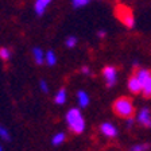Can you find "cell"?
I'll return each mask as SVG.
<instances>
[{
  "label": "cell",
  "mask_w": 151,
  "mask_h": 151,
  "mask_svg": "<svg viewBox=\"0 0 151 151\" xmlns=\"http://www.w3.org/2000/svg\"><path fill=\"white\" fill-rule=\"evenodd\" d=\"M65 120L69 129L76 135H80L85 131V117L80 108H70L65 115Z\"/></svg>",
  "instance_id": "1"
},
{
  "label": "cell",
  "mask_w": 151,
  "mask_h": 151,
  "mask_svg": "<svg viewBox=\"0 0 151 151\" xmlns=\"http://www.w3.org/2000/svg\"><path fill=\"white\" fill-rule=\"evenodd\" d=\"M116 16L127 28L135 27V18H134L131 9H129L128 7H124V6L116 7Z\"/></svg>",
  "instance_id": "4"
},
{
  "label": "cell",
  "mask_w": 151,
  "mask_h": 151,
  "mask_svg": "<svg viewBox=\"0 0 151 151\" xmlns=\"http://www.w3.org/2000/svg\"><path fill=\"white\" fill-rule=\"evenodd\" d=\"M150 146L147 143H140V145H135L131 147V151H147Z\"/></svg>",
  "instance_id": "19"
},
{
  "label": "cell",
  "mask_w": 151,
  "mask_h": 151,
  "mask_svg": "<svg viewBox=\"0 0 151 151\" xmlns=\"http://www.w3.org/2000/svg\"><path fill=\"white\" fill-rule=\"evenodd\" d=\"M91 3V0H72V4L74 8H82V7L88 6Z\"/></svg>",
  "instance_id": "18"
},
{
  "label": "cell",
  "mask_w": 151,
  "mask_h": 151,
  "mask_svg": "<svg viewBox=\"0 0 151 151\" xmlns=\"http://www.w3.org/2000/svg\"><path fill=\"white\" fill-rule=\"evenodd\" d=\"M45 63H46L47 66H55V63H57V54L54 53L53 50L46 51V54H45Z\"/></svg>",
  "instance_id": "13"
},
{
  "label": "cell",
  "mask_w": 151,
  "mask_h": 151,
  "mask_svg": "<svg viewBox=\"0 0 151 151\" xmlns=\"http://www.w3.org/2000/svg\"><path fill=\"white\" fill-rule=\"evenodd\" d=\"M81 73H82V74H85V76H92V70H91V68H89V66H82V68H81Z\"/></svg>",
  "instance_id": "21"
},
{
  "label": "cell",
  "mask_w": 151,
  "mask_h": 151,
  "mask_svg": "<svg viewBox=\"0 0 151 151\" xmlns=\"http://www.w3.org/2000/svg\"><path fill=\"white\" fill-rule=\"evenodd\" d=\"M53 3V0H35L34 1V11L38 16H42L47 11V8Z\"/></svg>",
  "instance_id": "8"
},
{
  "label": "cell",
  "mask_w": 151,
  "mask_h": 151,
  "mask_svg": "<svg viewBox=\"0 0 151 151\" xmlns=\"http://www.w3.org/2000/svg\"><path fill=\"white\" fill-rule=\"evenodd\" d=\"M105 35H107V32H105V30H99V31H97V38H100V39H103V38H105Z\"/></svg>",
  "instance_id": "23"
},
{
  "label": "cell",
  "mask_w": 151,
  "mask_h": 151,
  "mask_svg": "<svg viewBox=\"0 0 151 151\" xmlns=\"http://www.w3.org/2000/svg\"><path fill=\"white\" fill-rule=\"evenodd\" d=\"M0 139L4 142H8L11 139V135H9V131L6 128V127L0 126Z\"/></svg>",
  "instance_id": "17"
},
{
  "label": "cell",
  "mask_w": 151,
  "mask_h": 151,
  "mask_svg": "<svg viewBox=\"0 0 151 151\" xmlns=\"http://www.w3.org/2000/svg\"><path fill=\"white\" fill-rule=\"evenodd\" d=\"M100 132L107 139H115L117 136V134H119L116 126H115V124H112V123H109V122H105V123H103V124H101V126H100Z\"/></svg>",
  "instance_id": "7"
},
{
  "label": "cell",
  "mask_w": 151,
  "mask_h": 151,
  "mask_svg": "<svg viewBox=\"0 0 151 151\" xmlns=\"http://www.w3.org/2000/svg\"><path fill=\"white\" fill-rule=\"evenodd\" d=\"M134 124H135V119H132V117L126 119V127H127V128H132V127H134Z\"/></svg>",
  "instance_id": "22"
},
{
  "label": "cell",
  "mask_w": 151,
  "mask_h": 151,
  "mask_svg": "<svg viewBox=\"0 0 151 151\" xmlns=\"http://www.w3.org/2000/svg\"><path fill=\"white\" fill-rule=\"evenodd\" d=\"M45 51L42 50L41 47H34L32 49V60L37 65H43L45 63Z\"/></svg>",
  "instance_id": "11"
},
{
  "label": "cell",
  "mask_w": 151,
  "mask_h": 151,
  "mask_svg": "<svg viewBox=\"0 0 151 151\" xmlns=\"http://www.w3.org/2000/svg\"><path fill=\"white\" fill-rule=\"evenodd\" d=\"M77 43H78V39H77V37H74V35H69V37L65 39V46L68 47V49H73V47H76Z\"/></svg>",
  "instance_id": "16"
},
{
  "label": "cell",
  "mask_w": 151,
  "mask_h": 151,
  "mask_svg": "<svg viewBox=\"0 0 151 151\" xmlns=\"http://www.w3.org/2000/svg\"><path fill=\"white\" fill-rule=\"evenodd\" d=\"M77 103H78L80 108H86L91 103V99H89V94L86 93L85 91H78L77 92Z\"/></svg>",
  "instance_id": "10"
},
{
  "label": "cell",
  "mask_w": 151,
  "mask_h": 151,
  "mask_svg": "<svg viewBox=\"0 0 151 151\" xmlns=\"http://www.w3.org/2000/svg\"><path fill=\"white\" fill-rule=\"evenodd\" d=\"M113 112L116 113V116L122 119H129L135 113V107L131 99L128 97H120L113 103Z\"/></svg>",
  "instance_id": "2"
},
{
  "label": "cell",
  "mask_w": 151,
  "mask_h": 151,
  "mask_svg": "<svg viewBox=\"0 0 151 151\" xmlns=\"http://www.w3.org/2000/svg\"><path fill=\"white\" fill-rule=\"evenodd\" d=\"M135 76L138 77L139 82L142 86L140 93L145 97H151V70L145 69V68H139L136 70Z\"/></svg>",
  "instance_id": "3"
},
{
  "label": "cell",
  "mask_w": 151,
  "mask_h": 151,
  "mask_svg": "<svg viewBox=\"0 0 151 151\" xmlns=\"http://www.w3.org/2000/svg\"><path fill=\"white\" fill-rule=\"evenodd\" d=\"M66 99H68V92L65 88L58 89V92L54 94V103L57 105H63L66 103Z\"/></svg>",
  "instance_id": "12"
},
{
  "label": "cell",
  "mask_w": 151,
  "mask_h": 151,
  "mask_svg": "<svg viewBox=\"0 0 151 151\" xmlns=\"http://www.w3.org/2000/svg\"><path fill=\"white\" fill-rule=\"evenodd\" d=\"M65 140H66V134L62 132V131L54 134L53 138H51V143H53V146H60V145H62Z\"/></svg>",
  "instance_id": "14"
},
{
  "label": "cell",
  "mask_w": 151,
  "mask_h": 151,
  "mask_svg": "<svg viewBox=\"0 0 151 151\" xmlns=\"http://www.w3.org/2000/svg\"><path fill=\"white\" fill-rule=\"evenodd\" d=\"M103 78L108 88L115 86L117 82V69L112 65H108L103 69Z\"/></svg>",
  "instance_id": "5"
},
{
  "label": "cell",
  "mask_w": 151,
  "mask_h": 151,
  "mask_svg": "<svg viewBox=\"0 0 151 151\" xmlns=\"http://www.w3.org/2000/svg\"><path fill=\"white\" fill-rule=\"evenodd\" d=\"M127 86H128V91L134 94H139L142 92V86H140V82H139L138 77L135 74L131 76L128 78V82H127Z\"/></svg>",
  "instance_id": "9"
},
{
  "label": "cell",
  "mask_w": 151,
  "mask_h": 151,
  "mask_svg": "<svg viewBox=\"0 0 151 151\" xmlns=\"http://www.w3.org/2000/svg\"><path fill=\"white\" fill-rule=\"evenodd\" d=\"M39 88H41V91L43 92V93H49V84H47V81L42 80V81L39 82Z\"/></svg>",
  "instance_id": "20"
},
{
  "label": "cell",
  "mask_w": 151,
  "mask_h": 151,
  "mask_svg": "<svg viewBox=\"0 0 151 151\" xmlns=\"http://www.w3.org/2000/svg\"><path fill=\"white\" fill-rule=\"evenodd\" d=\"M0 151H3V147H1V145H0Z\"/></svg>",
  "instance_id": "24"
},
{
  "label": "cell",
  "mask_w": 151,
  "mask_h": 151,
  "mask_svg": "<svg viewBox=\"0 0 151 151\" xmlns=\"http://www.w3.org/2000/svg\"><path fill=\"white\" fill-rule=\"evenodd\" d=\"M136 123H139L145 128H151V111L148 108H142L136 113Z\"/></svg>",
  "instance_id": "6"
},
{
  "label": "cell",
  "mask_w": 151,
  "mask_h": 151,
  "mask_svg": "<svg viewBox=\"0 0 151 151\" xmlns=\"http://www.w3.org/2000/svg\"><path fill=\"white\" fill-rule=\"evenodd\" d=\"M12 57V51L8 47H0V60L3 61H9Z\"/></svg>",
  "instance_id": "15"
}]
</instances>
